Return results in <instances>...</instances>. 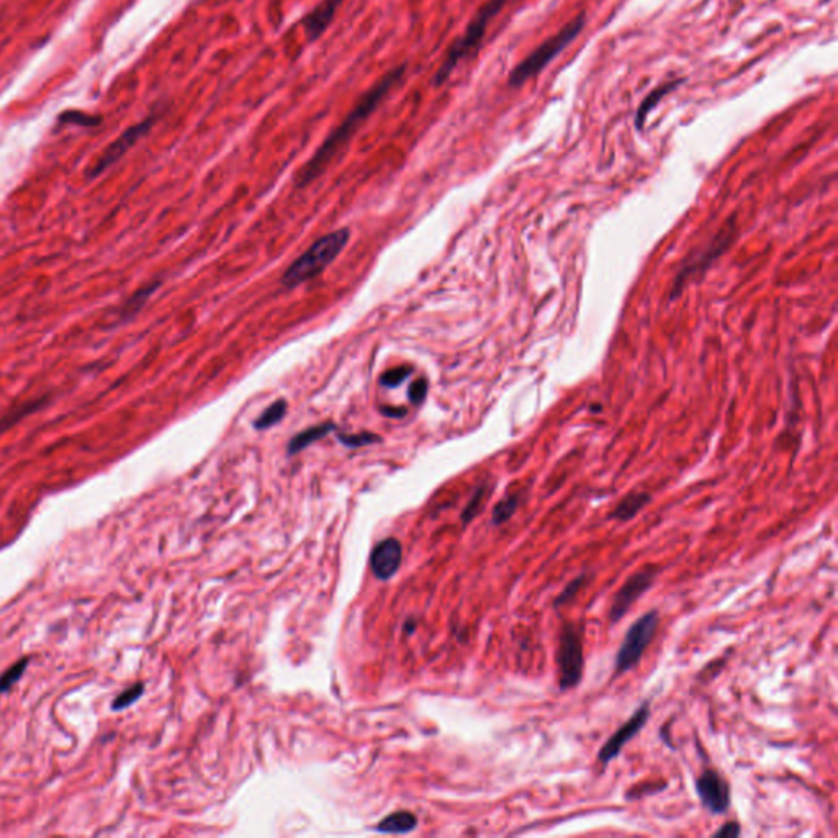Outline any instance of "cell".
I'll use <instances>...</instances> for the list:
<instances>
[{"instance_id":"obj_12","label":"cell","mask_w":838,"mask_h":838,"mask_svg":"<svg viewBox=\"0 0 838 838\" xmlns=\"http://www.w3.org/2000/svg\"><path fill=\"white\" fill-rule=\"evenodd\" d=\"M344 0H320L313 9L303 17L302 25L310 43H315L325 35L326 30L331 27L334 17L341 9Z\"/></svg>"},{"instance_id":"obj_13","label":"cell","mask_w":838,"mask_h":838,"mask_svg":"<svg viewBox=\"0 0 838 838\" xmlns=\"http://www.w3.org/2000/svg\"><path fill=\"white\" fill-rule=\"evenodd\" d=\"M401 564V544L397 539H385L372 550L370 568L377 580H388L398 572Z\"/></svg>"},{"instance_id":"obj_7","label":"cell","mask_w":838,"mask_h":838,"mask_svg":"<svg viewBox=\"0 0 838 838\" xmlns=\"http://www.w3.org/2000/svg\"><path fill=\"white\" fill-rule=\"evenodd\" d=\"M557 665H559L560 691L577 688L585 670V655H583L582 636L575 624H565L562 627L559 650H557Z\"/></svg>"},{"instance_id":"obj_26","label":"cell","mask_w":838,"mask_h":838,"mask_svg":"<svg viewBox=\"0 0 838 838\" xmlns=\"http://www.w3.org/2000/svg\"><path fill=\"white\" fill-rule=\"evenodd\" d=\"M410 372V367H397V369L388 370V372L382 375L380 383H382L383 387H398L410 375Z\"/></svg>"},{"instance_id":"obj_10","label":"cell","mask_w":838,"mask_h":838,"mask_svg":"<svg viewBox=\"0 0 838 838\" xmlns=\"http://www.w3.org/2000/svg\"><path fill=\"white\" fill-rule=\"evenodd\" d=\"M650 719V703L649 701H645V703L640 704L639 709H637L634 714H632L631 719L626 722V724H622L616 732H614L608 740H606V744L600 748V752H598V762L601 765L606 766L609 763L613 762L614 758L619 757V753L622 752V748L624 745L629 742V740L634 739L637 734H639L640 730L644 729L645 724L649 722Z\"/></svg>"},{"instance_id":"obj_14","label":"cell","mask_w":838,"mask_h":838,"mask_svg":"<svg viewBox=\"0 0 838 838\" xmlns=\"http://www.w3.org/2000/svg\"><path fill=\"white\" fill-rule=\"evenodd\" d=\"M652 501V495L645 492H634L624 496L619 501L618 506L614 508L613 513L609 514V518L616 519L619 523H627L631 519L636 518L640 511L644 510L645 506Z\"/></svg>"},{"instance_id":"obj_18","label":"cell","mask_w":838,"mask_h":838,"mask_svg":"<svg viewBox=\"0 0 838 838\" xmlns=\"http://www.w3.org/2000/svg\"><path fill=\"white\" fill-rule=\"evenodd\" d=\"M285 413H287V401L285 400H277L275 403H272L269 408H267L264 413H262L259 418L256 419V423H254V428L256 429H267L272 428L275 424L280 423L282 419L285 418Z\"/></svg>"},{"instance_id":"obj_24","label":"cell","mask_w":838,"mask_h":838,"mask_svg":"<svg viewBox=\"0 0 838 838\" xmlns=\"http://www.w3.org/2000/svg\"><path fill=\"white\" fill-rule=\"evenodd\" d=\"M159 284L151 285V287H146V289L140 290V292L133 295V298H130V302L123 307V318H130V316L135 315L136 311H140V308L145 305L146 300H148L149 295L154 292V290L158 289Z\"/></svg>"},{"instance_id":"obj_1","label":"cell","mask_w":838,"mask_h":838,"mask_svg":"<svg viewBox=\"0 0 838 838\" xmlns=\"http://www.w3.org/2000/svg\"><path fill=\"white\" fill-rule=\"evenodd\" d=\"M406 71H408L406 64H400L392 71H388L379 82H375L374 86L362 95L359 102L352 107L351 112L347 113L343 122L339 123L338 127L329 133L328 138L321 143L320 148L311 156L310 161L300 169L297 176V187H300V189L307 187L326 171V167L346 148L347 143L352 140V136L356 135L357 130L369 120L370 115H374L375 110L379 109L383 100L392 94L395 87L400 86V82L405 79Z\"/></svg>"},{"instance_id":"obj_25","label":"cell","mask_w":838,"mask_h":838,"mask_svg":"<svg viewBox=\"0 0 838 838\" xmlns=\"http://www.w3.org/2000/svg\"><path fill=\"white\" fill-rule=\"evenodd\" d=\"M338 438L339 441L343 442L344 446L352 447V449L369 446V444H374V442H380L379 436L370 433L339 434Z\"/></svg>"},{"instance_id":"obj_9","label":"cell","mask_w":838,"mask_h":838,"mask_svg":"<svg viewBox=\"0 0 838 838\" xmlns=\"http://www.w3.org/2000/svg\"><path fill=\"white\" fill-rule=\"evenodd\" d=\"M699 801L712 816H721L730 809V786L716 770H704L694 781Z\"/></svg>"},{"instance_id":"obj_6","label":"cell","mask_w":838,"mask_h":838,"mask_svg":"<svg viewBox=\"0 0 838 838\" xmlns=\"http://www.w3.org/2000/svg\"><path fill=\"white\" fill-rule=\"evenodd\" d=\"M658 622H660L658 611L652 609L629 627V631L626 632L621 647H619L618 655H616L614 675H624V673L639 665L640 660L644 657L645 650L649 649L652 639L657 634Z\"/></svg>"},{"instance_id":"obj_22","label":"cell","mask_w":838,"mask_h":838,"mask_svg":"<svg viewBox=\"0 0 838 838\" xmlns=\"http://www.w3.org/2000/svg\"><path fill=\"white\" fill-rule=\"evenodd\" d=\"M586 580H588V577H586V573H583V575H578L577 578H573L572 582L568 583V585L565 586L564 591H562V593H560V595L557 596V598H555V608H560V606H564V604L570 603V601H572L573 598L577 596L578 591L582 590L583 585H585L586 583Z\"/></svg>"},{"instance_id":"obj_15","label":"cell","mask_w":838,"mask_h":838,"mask_svg":"<svg viewBox=\"0 0 838 838\" xmlns=\"http://www.w3.org/2000/svg\"><path fill=\"white\" fill-rule=\"evenodd\" d=\"M683 82H685V79H676V81L667 82V84H663V86L654 89V91L650 92V94L642 100V104L639 105V109H637L636 113L637 130H644L645 122H647L649 113L652 112V110H654L660 102H662L665 95L675 91L676 87L683 84Z\"/></svg>"},{"instance_id":"obj_2","label":"cell","mask_w":838,"mask_h":838,"mask_svg":"<svg viewBox=\"0 0 838 838\" xmlns=\"http://www.w3.org/2000/svg\"><path fill=\"white\" fill-rule=\"evenodd\" d=\"M351 238V231L347 228L333 231L329 235L318 239L307 253L298 257L297 261L290 264L289 269L284 274L282 284L289 289L298 287V285L305 284L308 280L315 279L316 275H320L325 271L326 267L334 262V259L343 253L347 243Z\"/></svg>"},{"instance_id":"obj_17","label":"cell","mask_w":838,"mask_h":838,"mask_svg":"<svg viewBox=\"0 0 838 838\" xmlns=\"http://www.w3.org/2000/svg\"><path fill=\"white\" fill-rule=\"evenodd\" d=\"M333 429V423L320 424V426H315V428L305 429L303 433L298 434V436H295V438L290 441L289 454H298V452H302L303 449H307V447L311 446V444H315L316 441H320L321 438L328 436Z\"/></svg>"},{"instance_id":"obj_19","label":"cell","mask_w":838,"mask_h":838,"mask_svg":"<svg viewBox=\"0 0 838 838\" xmlns=\"http://www.w3.org/2000/svg\"><path fill=\"white\" fill-rule=\"evenodd\" d=\"M519 505H521V496L519 495H510L503 498L493 510V524L501 526L506 521H510L511 516L518 511Z\"/></svg>"},{"instance_id":"obj_8","label":"cell","mask_w":838,"mask_h":838,"mask_svg":"<svg viewBox=\"0 0 838 838\" xmlns=\"http://www.w3.org/2000/svg\"><path fill=\"white\" fill-rule=\"evenodd\" d=\"M655 578H657V570L652 567L639 570L627 578L618 593L614 595L613 603L609 608V621L613 624L621 621L629 613V609L639 601L640 596H644L652 588Z\"/></svg>"},{"instance_id":"obj_5","label":"cell","mask_w":838,"mask_h":838,"mask_svg":"<svg viewBox=\"0 0 838 838\" xmlns=\"http://www.w3.org/2000/svg\"><path fill=\"white\" fill-rule=\"evenodd\" d=\"M585 14L578 15L577 19L567 23L559 33H555L554 37L547 38L539 48L532 51L531 55L521 61L510 73L508 77V84L510 87H521L531 79L537 76L546 69L550 61H554L562 51L572 43L575 38L583 32L585 27Z\"/></svg>"},{"instance_id":"obj_11","label":"cell","mask_w":838,"mask_h":838,"mask_svg":"<svg viewBox=\"0 0 838 838\" xmlns=\"http://www.w3.org/2000/svg\"><path fill=\"white\" fill-rule=\"evenodd\" d=\"M156 122H158V115L153 113V115H149L148 118H145L143 122L138 123L135 127L128 128L118 140L113 141L112 145L105 149L102 158L92 167L91 177L100 176L105 169H109L112 164L117 163L118 159L122 158L128 149L133 148L143 136L148 135L149 130L154 127V123Z\"/></svg>"},{"instance_id":"obj_3","label":"cell","mask_w":838,"mask_h":838,"mask_svg":"<svg viewBox=\"0 0 838 838\" xmlns=\"http://www.w3.org/2000/svg\"><path fill=\"white\" fill-rule=\"evenodd\" d=\"M737 233H739L737 217L732 215L708 244H704L703 248L696 249L693 254L686 257L673 279L670 300L680 297L681 292L686 289V285L690 284L691 280L703 277L709 267L734 244Z\"/></svg>"},{"instance_id":"obj_21","label":"cell","mask_w":838,"mask_h":838,"mask_svg":"<svg viewBox=\"0 0 838 838\" xmlns=\"http://www.w3.org/2000/svg\"><path fill=\"white\" fill-rule=\"evenodd\" d=\"M145 693V685L143 683H136L128 690L118 694L117 698L113 699V711H123V709L130 708L131 704H135L138 699Z\"/></svg>"},{"instance_id":"obj_27","label":"cell","mask_w":838,"mask_h":838,"mask_svg":"<svg viewBox=\"0 0 838 838\" xmlns=\"http://www.w3.org/2000/svg\"><path fill=\"white\" fill-rule=\"evenodd\" d=\"M483 493H485V488H480V490H477V493H475L474 498L470 500L469 506L465 508L464 514H462V521H464V523H469V521H472V519L477 516L478 510H480V505H482Z\"/></svg>"},{"instance_id":"obj_20","label":"cell","mask_w":838,"mask_h":838,"mask_svg":"<svg viewBox=\"0 0 838 838\" xmlns=\"http://www.w3.org/2000/svg\"><path fill=\"white\" fill-rule=\"evenodd\" d=\"M28 663H30V658H22L15 665H12L7 672L0 675V693H7L19 683L23 673L27 672Z\"/></svg>"},{"instance_id":"obj_16","label":"cell","mask_w":838,"mask_h":838,"mask_svg":"<svg viewBox=\"0 0 838 838\" xmlns=\"http://www.w3.org/2000/svg\"><path fill=\"white\" fill-rule=\"evenodd\" d=\"M418 824L415 814L408 811L395 812L387 819H383L375 830L380 834H408Z\"/></svg>"},{"instance_id":"obj_29","label":"cell","mask_w":838,"mask_h":838,"mask_svg":"<svg viewBox=\"0 0 838 838\" xmlns=\"http://www.w3.org/2000/svg\"><path fill=\"white\" fill-rule=\"evenodd\" d=\"M740 834H742V829H740V825L737 822H727L726 825H722L721 829L717 830L714 837L737 838Z\"/></svg>"},{"instance_id":"obj_23","label":"cell","mask_w":838,"mask_h":838,"mask_svg":"<svg viewBox=\"0 0 838 838\" xmlns=\"http://www.w3.org/2000/svg\"><path fill=\"white\" fill-rule=\"evenodd\" d=\"M59 122L73 123V125H79V127H97L102 120H100V117H92V115H87L84 112L69 110V112L59 115Z\"/></svg>"},{"instance_id":"obj_4","label":"cell","mask_w":838,"mask_h":838,"mask_svg":"<svg viewBox=\"0 0 838 838\" xmlns=\"http://www.w3.org/2000/svg\"><path fill=\"white\" fill-rule=\"evenodd\" d=\"M506 4H508V0H488L487 4L478 10L472 22L467 25L464 35L451 46V50L447 51L446 58H444L441 66H439L438 73L434 76L436 86H442L452 76V73L459 68L462 61L474 55L478 46L482 43L485 33H487L488 25L495 19L496 15L500 14L501 10L505 9Z\"/></svg>"},{"instance_id":"obj_28","label":"cell","mask_w":838,"mask_h":838,"mask_svg":"<svg viewBox=\"0 0 838 838\" xmlns=\"http://www.w3.org/2000/svg\"><path fill=\"white\" fill-rule=\"evenodd\" d=\"M428 395V382L424 379L416 380L410 388V400L419 405L423 403L424 398Z\"/></svg>"}]
</instances>
